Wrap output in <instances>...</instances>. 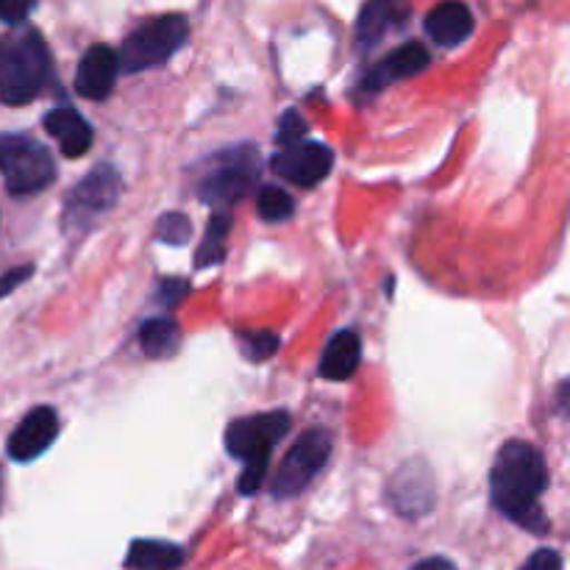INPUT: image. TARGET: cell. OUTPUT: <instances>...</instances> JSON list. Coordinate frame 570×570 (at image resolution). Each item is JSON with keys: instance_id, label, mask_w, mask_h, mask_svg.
I'll return each mask as SVG.
<instances>
[{"instance_id": "1", "label": "cell", "mask_w": 570, "mask_h": 570, "mask_svg": "<svg viewBox=\"0 0 570 570\" xmlns=\"http://www.w3.org/2000/svg\"><path fill=\"white\" fill-rule=\"evenodd\" d=\"M549 488L543 454L523 440H512L495 454L493 473H490V495L493 507L512 523L529 532H546V518L540 499Z\"/></svg>"}, {"instance_id": "2", "label": "cell", "mask_w": 570, "mask_h": 570, "mask_svg": "<svg viewBox=\"0 0 570 570\" xmlns=\"http://www.w3.org/2000/svg\"><path fill=\"white\" fill-rule=\"evenodd\" d=\"M50 76V53L37 31L6 33L0 37V100L22 106L37 98Z\"/></svg>"}, {"instance_id": "3", "label": "cell", "mask_w": 570, "mask_h": 570, "mask_svg": "<svg viewBox=\"0 0 570 570\" xmlns=\"http://www.w3.org/2000/svg\"><path fill=\"white\" fill-rule=\"evenodd\" d=\"M289 415L287 412H265V415H250L243 421H234L226 432V451L234 460H243V473H239V493L254 495L265 482L271 454L278 440L287 434Z\"/></svg>"}, {"instance_id": "4", "label": "cell", "mask_w": 570, "mask_h": 570, "mask_svg": "<svg viewBox=\"0 0 570 570\" xmlns=\"http://www.w3.org/2000/svg\"><path fill=\"white\" fill-rule=\"evenodd\" d=\"M0 173L11 195H37L56 178L53 156L31 137L0 134Z\"/></svg>"}, {"instance_id": "5", "label": "cell", "mask_w": 570, "mask_h": 570, "mask_svg": "<svg viewBox=\"0 0 570 570\" xmlns=\"http://www.w3.org/2000/svg\"><path fill=\"white\" fill-rule=\"evenodd\" d=\"M187 33L189 26L181 14L156 17V20L139 26L134 33H128V39L122 42V53L117 56L120 67H126V72L159 67L187 42Z\"/></svg>"}, {"instance_id": "6", "label": "cell", "mask_w": 570, "mask_h": 570, "mask_svg": "<svg viewBox=\"0 0 570 570\" xmlns=\"http://www.w3.org/2000/svg\"><path fill=\"white\" fill-rule=\"evenodd\" d=\"M332 456V434L326 429H309L298 438V443L287 451L276 479H273V495L276 499H295L312 484V479L326 468Z\"/></svg>"}, {"instance_id": "7", "label": "cell", "mask_w": 570, "mask_h": 570, "mask_svg": "<svg viewBox=\"0 0 570 570\" xmlns=\"http://www.w3.org/2000/svg\"><path fill=\"white\" fill-rule=\"evenodd\" d=\"M259 159L250 148H232L217 156L215 167L204 176L198 193L204 204L232 206L254 189Z\"/></svg>"}, {"instance_id": "8", "label": "cell", "mask_w": 570, "mask_h": 570, "mask_svg": "<svg viewBox=\"0 0 570 570\" xmlns=\"http://www.w3.org/2000/svg\"><path fill=\"white\" fill-rule=\"evenodd\" d=\"M273 173L298 187H317L334 167V150L323 142H295L278 150L271 161Z\"/></svg>"}, {"instance_id": "9", "label": "cell", "mask_w": 570, "mask_h": 570, "mask_svg": "<svg viewBox=\"0 0 570 570\" xmlns=\"http://www.w3.org/2000/svg\"><path fill=\"white\" fill-rule=\"evenodd\" d=\"M122 181L117 176V170L111 165H100L78 184L70 193V200H67V223H87L92 217L104 215L106 209H111L120 195Z\"/></svg>"}, {"instance_id": "10", "label": "cell", "mask_w": 570, "mask_h": 570, "mask_svg": "<svg viewBox=\"0 0 570 570\" xmlns=\"http://www.w3.org/2000/svg\"><path fill=\"white\" fill-rule=\"evenodd\" d=\"M59 434V415L50 406H37L22 417L9 438V456L14 462H31L53 445Z\"/></svg>"}, {"instance_id": "11", "label": "cell", "mask_w": 570, "mask_h": 570, "mask_svg": "<svg viewBox=\"0 0 570 570\" xmlns=\"http://www.w3.org/2000/svg\"><path fill=\"white\" fill-rule=\"evenodd\" d=\"M117 72H120V59L109 45H92L78 61L76 70V92L87 100L109 98L115 89Z\"/></svg>"}, {"instance_id": "12", "label": "cell", "mask_w": 570, "mask_h": 570, "mask_svg": "<svg viewBox=\"0 0 570 570\" xmlns=\"http://www.w3.org/2000/svg\"><path fill=\"white\" fill-rule=\"evenodd\" d=\"M429 61H432V53L426 50V45L421 42H406L401 48H395L393 53L384 56L365 78H362V89L365 92H379L387 83L401 81V78H412L421 70H426Z\"/></svg>"}, {"instance_id": "13", "label": "cell", "mask_w": 570, "mask_h": 570, "mask_svg": "<svg viewBox=\"0 0 570 570\" xmlns=\"http://www.w3.org/2000/svg\"><path fill=\"white\" fill-rule=\"evenodd\" d=\"M45 131L59 142L61 154L70 156V159H78V156L87 154L92 148V128L89 122L78 115L70 106H59V109L48 111L45 115Z\"/></svg>"}, {"instance_id": "14", "label": "cell", "mask_w": 570, "mask_h": 570, "mask_svg": "<svg viewBox=\"0 0 570 570\" xmlns=\"http://www.w3.org/2000/svg\"><path fill=\"white\" fill-rule=\"evenodd\" d=\"M426 33L438 45L454 48L473 33V14L462 0H443L426 14Z\"/></svg>"}, {"instance_id": "15", "label": "cell", "mask_w": 570, "mask_h": 570, "mask_svg": "<svg viewBox=\"0 0 570 570\" xmlns=\"http://www.w3.org/2000/svg\"><path fill=\"white\" fill-rule=\"evenodd\" d=\"M410 17V0H367L356 22V39L362 48H373L387 37L390 28L401 26Z\"/></svg>"}, {"instance_id": "16", "label": "cell", "mask_w": 570, "mask_h": 570, "mask_svg": "<svg viewBox=\"0 0 570 570\" xmlns=\"http://www.w3.org/2000/svg\"><path fill=\"white\" fill-rule=\"evenodd\" d=\"M362 362V340L360 334L343 328L328 340L321 360V376L328 382H348Z\"/></svg>"}, {"instance_id": "17", "label": "cell", "mask_w": 570, "mask_h": 570, "mask_svg": "<svg viewBox=\"0 0 570 570\" xmlns=\"http://www.w3.org/2000/svg\"><path fill=\"white\" fill-rule=\"evenodd\" d=\"M184 566V551L167 540H134L126 554L128 570H176Z\"/></svg>"}, {"instance_id": "18", "label": "cell", "mask_w": 570, "mask_h": 570, "mask_svg": "<svg viewBox=\"0 0 570 570\" xmlns=\"http://www.w3.org/2000/svg\"><path fill=\"white\" fill-rule=\"evenodd\" d=\"M228 232H232V215H228L226 209L215 212L209 226H206L204 243L198 245V254H195V265H198L200 271H206V267L212 265H220L223 256H226Z\"/></svg>"}, {"instance_id": "19", "label": "cell", "mask_w": 570, "mask_h": 570, "mask_svg": "<svg viewBox=\"0 0 570 570\" xmlns=\"http://www.w3.org/2000/svg\"><path fill=\"white\" fill-rule=\"evenodd\" d=\"M139 345L150 360H165L178 348V326L170 317H154L139 328Z\"/></svg>"}, {"instance_id": "20", "label": "cell", "mask_w": 570, "mask_h": 570, "mask_svg": "<svg viewBox=\"0 0 570 570\" xmlns=\"http://www.w3.org/2000/svg\"><path fill=\"white\" fill-rule=\"evenodd\" d=\"M256 209H259L262 220L282 223V220H289V217H293L295 200H293V195L284 193L282 187H273V184H267V187H262L259 200H256Z\"/></svg>"}, {"instance_id": "21", "label": "cell", "mask_w": 570, "mask_h": 570, "mask_svg": "<svg viewBox=\"0 0 570 570\" xmlns=\"http://www.w3.org/2000/svg\"><path fill=\"white\" fill-rule=\"evenodd\" d=\"M239 345H243V354L248 356L250 362H265L276 354L278 345H282V337L267 332V328H259V332L239 334Z\"/></svg>"}, {"instance_id": "22", "label": "cell", "mask_w": 570, "mask_h": 570, "mask_svg": "<svg viewBox=\"0 0 570 570\" xmlns=\"http://www.w3.org/2000/svg\"><path fill=\"white\" fill-rule=\"evenodd\" d=\"M189 234H193V226H189L187 215H181V212L161 215V220L156 223V237H159V243L165 245H176V248H181V245H187Z\"/></svg>"}, {"instance_id": "23", "label": "cell", "mask_w": 570, "mask_h": 570, "mask_svg": "<svg viewBox=\"0 0 570 570\" xmlns=\"http://www.w3.org/2000/svg\"><path fill=\"white\" fill-rule=\"evenodd\" d=\"M306 137V120L298 115L295 109L284 111L282 120H278V134H276V142L282 148H289V145L301 142Z\"/></svg>"}, {"instance_id": "24", "label": "cell", "mask_w": 570, "mask_h": 570, "mask_svg": "<svg viewBox=\"0 0 570 570\" xmlns=\"http://www.w3.org/2000/svg\"><path fill=\"white\" fill-rule=\"evenodd\" d=\"M521 570H566V566H562L560 551L540 549V551H534L527 562H523Z\"/></svg>"}, {"instance_id": "25", "label": "cell", "mask_w": 570, "mask_h": 570, "mask_svg": "<svg viewBox=\"0 0 570 570\" xmlns=\"http://www.w3.org/2000/svg\"><path fill=\"white\" fill-rule=\"evenodd\" d=\"M37 0H0V20L3 22H22L31 14Z\"/></svg>"}, {"instance_id": "26", "label": "cell", "mask_w": 570, "mask_h": 570, "mask_svg": "<svg viewBox=\"0 0 570 570\" xmlns=\"http://www.w3.org/2000/svg\"><path fill=\"white\" fill-rule=\"evenodd\" d=\"M31 276H33V265H22V267H14V271H6L3 276H0V298L9 293H14V289Z\"/></svg>"}, {"instance_id": "27", "label": "cell", "mask_w": 570, "mask_h": 570, "mask_svg": "<svg viewBox=\"0 0 570 570\" xmlns=\"http://www.w3.org/2000/svg\"><path fill=\"white\" fill-rule=\"evenodd\" d=\"M184 295H187V284H184L181 278H173V282H161V287H159V301H161V304L176 306L178 301L184 298Z\"/></svg>"}, {"instance_id": "28", "label": "cell", "mask_w": 570, "mask_h": 570, "mask_svg": "<svg viewBox=\"0 0 570 570\" xmlns=\"http://www.w3.org/2000/svg\"><path fill=\"white\" fill-rule=\"evenodd\" d=\"M412 570H456L445 557H426V560L417 562Z\"/></svg>"}]
</instances>
